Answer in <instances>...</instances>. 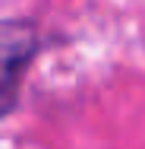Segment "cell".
<instances>
[{
  "label": "cell",
  "mask_w": 145,
  "mask_h": 149,
  "mask_svg": "<svg viewBox=\"0 0 145 149\" xmlns=\"http://www.w3.org/2000/svg\"><path fill=\"white\" fill-rule=\"evenodd\" d=\"M41 51V35L32 19H0V124L19 105V89Z\"/></svg>",
  "instance_id": "cell-1"
}]
</instances>
